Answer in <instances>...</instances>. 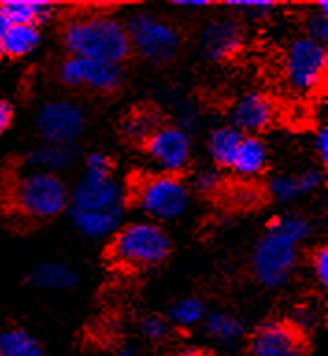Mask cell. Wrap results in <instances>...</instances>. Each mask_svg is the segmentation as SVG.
I'll return each instance as SVG.
<instances>
[{"mask_svg":"<svg viewBox=\"0 0 328 356\" xmlns=\"http://www.w3.org/2000/svg\"><path fill=\"white\" fill-rule=\"evenodd\" d=\"M274 119V106L265 95L247 93L239 97L230 111V121L238 132H261Z\"/></svg>","mask_w":328,"mask_h":356,"instance_id":"5bb4252c","label":"cell"},{"mask_svg":"<svg viewBox=\"0 0 328 356\" xmlns=\"http://www.w3.org/2000/svg\"><path fill=\"white\" fill-rule=\"evenodd\" d=\"M124 28L130 47L152 63L171 61L180 50V33L177 28L152 13L139 11L130 17Z\"/></svg>","mask_w":328,"mask_h":356,"instance_id":"8992f818","label":"cell"},{"mask_svg":"<svg viewBox=\"0 0 328 356\" xmlns=\"http://www.w3.org/2000/svg\"><path fill=\"white\" fill-rule=\"evenodd\" d=\"M71 193L58 175L30 171L17 180L13 204L32 219H50L65 210Z\"/></svg>","mask_w":328,"mask_h":356,"instance_id":"3957f363","label":"cell"},{"mask_svg":"<svg viewBox=\"0 0 328 356\" xmlns=\"http://www.w3.org/2000/svg\"><path fill=\"white\" fill-rule=\"evenodd\" d=\"M145 149L149 158L163 175H177L183 171L191 158V139L180 127H158L145 139Z\"/></svg>","mask_w":328,"mask_h":356,"instance_id":"30bf717a","label":"cell"},{"mask_svg":"<svg viewBox=\"0 0 328 356\" xmlns=\"http://www.w3.org/2000/svg\"><path fill=\"white\" fill-rule=\"evenodd\" d=\"M241 138H243V134L238 132L233 127L215 128L208 139V150H210L211 160L215 161L217 165L230 167Z\"/></svg>","mask_w":328,"mask_h":356,"instance_id":"d6986e66","label":"cell"},{"mask_svg":"<svg viewBox=\"0 0 328 356\" xmlns=\"http://www.w3.org/2000/svg\"><path fill=\"white\" fill-rule=\"evenodd\" d=\"M172 356H208V355H206L204 350L197 349V347H186V349H180Z\"/></svg>","mask_w":328,"mask_h":356,"instance_id":"74e56055","label":"cell"},{"mask_svg":"<svg viewBox=\"0 0 328 356\" xmlns=\"http://www.w3.org/2000/svg\"><path fill=\"white\" fill-rule=\"evenodd\" d=\"M72 210H115L124 208L122 188L111 175L83 172L71 193Z\"/></svg>","mask_w":328,"mask_h":356,"instance_id":"8fae6325","label":"cell"},{"mask_svg":"<svg viewBox=\"0 0 328 356\" xmlns=\"http://www.w3.org/2000/svg\"><path fill=\"white\" fill-rule=\"evenodd\" d=\"M267 165V147L258 136H243L230 163L236 175L245 178L258 177Z\"/></svg>","mask_w":328,"mask_h":356,"instance_id":"2e32d148","label":"cell"},{"mask_svg":"<svg viewBox=\"0 0 328 356\" xmlns=\"http://www.w3.org/2000/svg\"><path fill=\"white\" fill-rule=\"evenodd\" d=\"M269 227L278 230L284 236H288L297 243H302L304 239L310 238L311 234V222L310 219L302 213H297V211H289V213H282V216L274 217Z\"/></svg>","mask_w":328,"mask_h":356,"instance_id":"cb8c5ba5","label":"cell"},{"mask_svg":"<svg viewBox=\"0 0 328 356\" xmlns=\"http://www.w3.org/2000/svg\"><path fill=\"white\" fill-rule=\"evenodd\" d=\"M139 330L147 339L152 341H161V339L169 338L171 334V325L160 316H145L139 321Z\"/></svg>","mask_w":328,"mask_h":356,"instance_id":"f1b7e54d","label":"cell"},{"mask_svg":"<svg viewBox=\"0 0 328 356\" xmlns=\"http://www.w3.org/2000/svg\"><path fill=\"white\" fill-rule=\"evenodd\" d=\"M269 195L278 202H291V200L306 195L299 172L297 175H278L272 178L269 182Z\"/></svg>","mask_w":328,"mask_h":356,"instance_id":"484cf974","label":"cell"},{"mask_svg":"<svg viewBox=\"0 0 328 356\" xmlns=\"http://www.w3.org/2000/svg\"><path fill=\"white\" fill-rule=\"evenodd\" d=\"M206 332L224 345H232L243 336V323L227 312H211L206 317Z\"/></svg>","mask_w":328,"mask_h":356,"instance_id":"7402d4cb","label":"cell"},{"mask_svg":"<svg viewBox=\"0 0 328 356\" xmlns=\"http://www.w3.org/2000/svg\"><path fill=\"white\" fill-rule=\"evenodd\" d=\"M111 160L104 152H91L85 158V172L89 175H111Z\"/></svg>","mask_w":328,"mask_h":356,"instance_id":"1f68e13d","label":"cell"},{"mask_svg":"<svg viewBox=\"0 0 328 356\" xmlns=\"http://www.w3.org/2000/svg\"><path fill=\"white\" fill-rule=\"evenodd\" d=\"M74 227L89 239L110 238L119 230L124 208L115 210H72Z\"/></svg>","mask_w":328,"mask_h":356,"instance_id":"9a60e30c","label":"cell"},{"mask_svg":"<svg viewBox=\"0 0 328 356\" xmlns=\"http://www.w3.org/2000/svg\"><path fill=\"white\" fill-rule=\"evenodd\" d=\"M204 312L206 308L202 300L197 299V297H186V299H180L172 305L169 317L178 327H191V325H197L204 319Z\"/></svg>","mask_w":328,"mask_h":356,"instance_id":"d4e9b609","label":"cell"},{"mask_svg":"<svg viewBox=\"0 0 328 356\" xmlns=\"http://www.w3.org/2000/svg\"><path fill=\"white\" fill-rule=\"evenodd\" d=\"M158 127H160V124H158V119H156V115H152L149 110L136 111V113L128 119L126 124H124V132H126L132 139L145 141V139L149 138L150 134L154 132Z\"/></svg>","mask_w":328,"mask_h":356,"instance_id":"83f0119b","label":"cell"},{"mask_svg":"<svg viewBox=\"0 0 328 356\" xmlns=\"http://www.w3.org/2000/svg\"><path fill=\"white\" fill-rule=\"evenodd\" d=\"M306 38L313 39L317 43H322L328 39V15L321 11H311L304 21Z\"/></svg>","mask_w":328,"mask_h":356,"instance_id":"f546056e","label":"cell"},{"mask_svg":"<svg viewBox=\"0 0 328 356\" xmlns=\"http://www.w3.org/2000/svg\"><path fill=\"white\" fill-rule=\"evenodd\" d=\"M74 160V150L67 145H43L30 154L28 163L32 167V171L50 172L56 175L58 171H63L71 165Z\"/></svg>","mask_w":328,"mask_h":356,"instance_id":"ac0fdd59","label":"cell"},{"mask_svg":"<svg viewBox=\"0 0 328 356\" xmlns=\"http://www.w3.org/2000/svg\"><path fill=\"white\" fill-rule=\"evenodd\" d=\"M61 35L72 58L110 61L121 65V61L126 60L132 52L124 24L102 13L72 17L71 21H67Z\"/></svg>","mask_w":328,"mask_h":356,"instance_id":"6da1fadb","label":"cell"},{"mask_svg":"<svg viewBox=\"0 0 328 356\" xmlns=\"http://www.w3.org/2000/svg\"><path fill=\"white\" fill-rule=\"evenodd\" d=\"M32 282L44 289H69L76 284V273L65 264L47 261L35 267L32 273Z\"/></svg>","mask_w":328,"mask_h":356,"instance_id":"ffe728a7","label":"cell"},{"mask_svg":"<svg viewBox=\"0 0 328 356\" xmlns=\"http://www.w3.org/2000/svg\"><path fill=\"white\" fill-rule=\"evenodd\" d=\"M224 6L236 11L239 17H245L249 21H260L271 13L274 2L271 0H230Z\"/></svg>","mask_w":328,"mask_h":356,"instance_id":"4316f807","label":"cell"},{"mask_svg":"<svg viewBox=\"0 0 328 356\" xmlns=\"http://www.w3.org/2000/svg\"><path fill=\"white\" fill-rule=\"evenodd\" d=\"M11 24H32L47 21L52 15V2L47 0H6L0 4Z\"/></svg>","mask_w":328,"mask_h":356,"instance_id":"e0dca14e","label":"cell"},{"mask_svg":"<svg viewBox=\"0 0 328 356\" xmlns=\"http://www.w3.org/2000/svg\"><path fill=\"white\" fill-rule=\"evenodd\" d=\"M11 122V108L6 100H0V134L10 127Z\"/></svg>","mask_w":328,"mask_h":356,"instance_id":"e575fe53","label":"cell"},{"mask_svg":"<svg viewBox=\"0 0 328 356\" xmlns=\"http://www.w3.org/2000/svg\"><path fill=\"white\" fill-rule=\"evenodd\" d=\"M2 56H4V50H2V47H0V58H2Z\"/></svg>","mask_w":328,"mask_h":356,"instance_id":"ab89813d","label":"cell"},{"mask_svg":"<svg viewBox=\"0 0 328 356\" xmlns=\"http://www.w3.org/2000/svg\"><path fill=\"white\" fill-rule=\"evenodd\" d=\"M245 43L243 30L233 19L222 17L208 22L199 38L200 52L211 61H221L232 58L241 50Z\"/></svg>","mask_w":328,"mask_h":356,"instance_id":"4fadbf2b","label":"cell"},{"mask_svg":"<svg viewBox=\"0 0 328 356\" xmlns=\"http://www.w3.org/2000/svg\"><path fill=\"white\" fill-rule=\"evenodd\" d=\"M61 82L71 88H88L97 93H111L121 88L122 67L88 58H69L60 67Z\"/></svg>","mask_w":328,"mask_h":356,"instance_id":"9c48e42d","label":"cell"},{"mask_svg":"<svg viewBox=\"0 0 328 356\" xmlns=\"http://www.w3.org/2000/svg\"><path fill=\"white\" fill-rule=\"evenodd\" d=\"M10 28H11V21L8 19V15H6L4 11H2V8H0V41L4 39V35L8 33Z\"/></svg>","mask_w":328,"mask_h":356,"instance_id":"8d00e7d4","label":"cell"},{"mask_svg":"<svg viewBox=\"0 0 328 356\" xmlns=\"http://www.w3.org/2000/svg\"><path fill=\"white\" fill-rule=\"evenodd\" d=\"M313 273L322 288H328V247H319L313 254Z\"/></svg>","mask_w":328,"mask_h":356,"instance_id":"d6a6232c","label":"cell"},{"mask_svg":"<svg viewBox=\"0 0 328 356\" xmlns=\"http://www.w3.org/2000/svg\"><path fill=\"white\" fill-rule=\"evenodd\" d=\"M315 150L322 163H328V128H319L317 130Z\"/></svg>","mask_w":328,"mask_h":356,"instance_id":"836d02e7","label":"cell"},{"mask_svg":"<svg viewBox=\"0 0 328 356\" xmlns=\"http://www.w3.org/2000/svg\"><path fill=\"white\" fill-rule=\"evenodd\" d=\"M195 189L200 193L210 195L215 193L217 189L221 188V175L215 169H202L195 175Z\"/></svg>","mask_w":328,"mask_h":356,"instance_id":"4dcf8cb0","label":"cell"},{"mask_svg":"<svg viewBox=\"0 0 328 356\" xmlns=\"http://www.w3.org/2000/svg\"><path fill=\"white\" fill-rule=\"evenodd\" d=\"M111 356H138V355H136L132 349H119V350H115V353H113Z\"/></svg>","mask_w":328,"mask_h":356,"instance_id":"f35d334b","label":"cell"},{"mask_svg":"<svg viewBox=\"0 0 328 356\" xmlns=\"http://www.w3.org/2000/svg\"><path fill=\"white\" fill-rule=\"evenodd\" d=\"M250 353L252 356H304V338L289 323H263L250 339Z\"/></svg>","mask_w":328,"mask_h":356,"instance_id":"7c38bea8","label":"cell"},{"mask_svg":"<svg viewBox=\"0 0 328 356\" xmlns=\"http://www.w3.org/2000/svg\"><path fill=\"white\" fill-rule=\"evenodd\" d=\"M0 356H43V349L33 336L13 328L0 334Z\"/></svg>","mask_w":328,"mask_h":356,"instance_id":"603a6c76","label":"cell"},{"mask_svg":"<svg viewBox=\"0 0 328 356\" xmlns=\"http://www.w3.org/2000/svg\"><path fill=\"white\" fill-rule=\"evenodd\" d=\"M133 202L145 216L156 221H172L183 216L189 206V189L177 175H150L133 189Z\"/></svg>","mask_w":328,"mask_h":356,"instance_id":"277c9868","label":"cell"},{"mask_svg":"<svg viewBox=\"0 0 328 356\" xmlns=\"http://www.w3.org/2000/svg\"><path fill=\"white\" fill-rule=\"evenodd\" d=\"M39 44V30L32 24H11L4 39L0 41V47L4 50V54L21 56L30 54Z\"/></svg>","mask_w":328,"mask_h":356,"instance_id":"44dd1931","label":"cell"},{"mask_svg":"<svg viewBox=\"0 0 328 356\" xmlns=\"http://www.w3.org/2000/svg\"><path fill=\"white\" fill-rule=\"evenodd\" d=\"M39 136L49 145H67L71 147L83 132L85 115L80 106L69 100H52L39 110L38 119Z\"/></svg>","mask_w":328,"mask_h":356,"instance_id":"ba28073f","label":"cell"},{"mask_svg":"<svg viewBox=\"0 0 328 356\" xmlns=\"http://www.w3.org/2000/svg\"><path fill=\"white\" fill-rule=\"evenodd\" d=\"M172 4L177 8H186V10H202V8H208L210 2L208 0H177Z\"/></svg>","mask_w":328,"mask_h":356,"instance_id":"d590c367","label":"cell"},{"mask_svg":"<svg viewBox=\"0 0 328 356\" xmlns=\"http://www.w3.org/2000/svg\"><path fill=\"white\" fill-rule=\"evenodd\" d=\"M328 67L325 44L310 38H297L289 44L284 58V74L288 86L297 93L308 95L321 88Z\"/></svg>","mask_w":328,"mask_h":356,"instance_id":"52a82bcc","label":"cell"},{"mask_svg":"<svg viewBox=\"0 0 328 356\" xmlns=\"http://www.w3.org/2000/svg\"><path fill=\"white\" fill-rule=\"evenodd\" d=\"M171 252V239L160 225L138 221L119 228L110 243V256L124 267H154Z\"/></svg>","mask_w":328,"mask_h":356,"instance_id":"7a4b0ae2","label":"cell"},{"mask_svg":"<svg viewBox=\"0 0 328 356\" xmlns=\"http://www.w3.org/2000/svg\"><path fill=\"white\" fill-rule=\"evenodd\" d=\"M299 258V243L267 227L252 252L256 278L267 288H278L291 278Z\"/></svg>","mask_w":328,"mask_h":356,"instance_id":"5b68a950","label":"cell"}]
</instances>
